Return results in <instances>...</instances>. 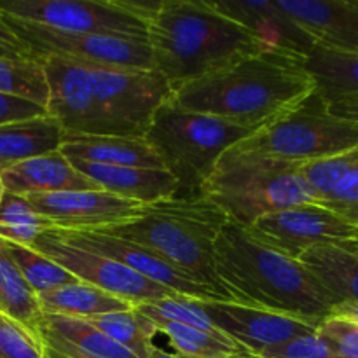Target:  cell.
Here are the masks:
<instances>
[{
	"mask_svg": "<svg viewBox=\"0 0 358 358\" xmlns=\"http://www.w3.org/2000/svg\"><path fill=\"white\" fill-rule=\"evenodd\" d=\"M339 303H358V240L311 247L299 257Z\"/></svg>",
	"mask_w": 358,
	"mask_h": 358,
	"instance_id": "23",
	"label": "cell"
},
{
	"mask_svg": "<svg viewBox=\"0 0 358 358\" xmlns=\"http://www.w3.org/2000/svg\"><path fill=\"white\" fill-rule=\"evenodd\" d=\"M44 114H48V108L35 103V101L13 96V94L0 93V124L21 121V119L37 117V115Z\"/></svg>",
	"mask_w": 358,
	"mask_h": 358,
	"instance_id": "38",
	"label": "cell"
},
{
	"mask_svg": "<svg viewBox=\"0 0 358 358\" xmlns=\"http://www.w3.org/2000/svg\"><path fill=\"white\" fill-rule=\"evenodd\" d=\"M199 304L220 332L254 355L299 336L315 334L318 329L299 318L233 301H199Z\"/></svg>",
	"mask_w": 358,
	"mask_h": 358,
	"instance_id": "16",
	"label": "cell"
},
{
	"mask_svg": "<svg viewBox=\"0 0 358 358\" xmlns=\"http://www.w3.org/2000/svg\"><path fill=\"white\" fill-rule=\"evenodd\" d=\"M147 42L154 70L171 91L222 72L243 59L264 52L245 27L198 0H164L150 16Z\"/></svg>",
	"mask_w": 358,
	"mask_h": 358,
	"instance_id": "2",
	"label": "cell"
},
{
	"mask_svg": "<svg viewBox=\"0 0 358 358\" xmlns=\"http://www.w3.org/2000/svg\"><path fill=\"white\" fill-rule=\"evenodd\" d=\"M38 63L48 80L45 108L62 124L65 136L114 135L91 91L84 63L55 56L41 58Z\"/></svg>",
	"mask_w": 358,
	"mask_h": 358,
	"instance_id": "13",
	"label": "cell"
},
{
	"mask_svg": "<svg viewBox=\"0 0 358 358\" xmlns=\"http://www.w3.org/2000/svg\"><path fill=\"white\" fill-rule=\"evenodd\" d=\"M51 229L100 233L142 215L143 205L108 191H66L24 196Z\"/></svg>",
	"mask_w": 358,
	"mask_h": 358,
	"instance_id": "14",
	"label": "cell"
},
{
	"mask_svg": "<svg viewBox=\"0 0 358 358\" xmlns=\"http://www.w3.org/2000/svg\"><path fill=\"white\" fill-rule=\"evenodd\" d=\"M329 112L336 117L358 122V100H343L329 103Z\"/></svg>",
	"mask_w": 358,
	"mask_h": 358,
	"instance_id": "41",
	"label": "cell"
},
{
	"mask_svg": "<svg viewBox=\"0 0 358 358\" xmlns=\"http://www.w3.org/2000/svg\"><path fill=\"white\" fill-rule=\"evenodd\" d=\"M2 14V13H0ZM10 30L31 49L35 58H65L103 66L152 70V52L147 38L126 35L59 31L2 14Z\"/></svg>",
	"mask_w": 358,
	"mask_h": 358,
	"instance_id": "10",
	"label": "cell"
},
{
	"mask_svg": "<svg viewBox=\"0 0 358 358\" xmlns=\"http://www.w3.org/2000/svg\"><path fill=\"white\" fill-rule=\"evenodd\" d=\"M143 317L152 320L154 324H180L187 327L199 329L206 332H220L212 324L208 315L199 304V299H191L185 296H170L164 299L135 306Z\"/></svg>",
	"mask_w": 358,
	"mask_h": 358,
	"instance_id": "34",
	"label": "cell"
},
{
	"mask_svg": "<svg viewBox=\"0 0 358 358\" xmlns=\"http://www.w3.org/2000/svg\"><path fill=\"white\" fill-rule=\"evenodd\" d=\"M318 205L358 227V149L301 164Z\"/></svg>",
	"mask_w": 358,
	"mask_h": 358,
	"instance_id": "19",
	"label": "cell"
},
{
	"mask_svg": "<svg viewBox=\"0 0 358 358\" xmlns=\"http://www.w3.org/2000/svg\"><path fill=\"white\" fill-rule=\"evenodd\" d=\"M3 194H6V187H3L2 177H0V203H2V198H3Z\"/></svg>",
	"mask_w": 358,
	"mask_h": 358,
	"instance_id": "45",
	"label": "cell"
},
{
	"mask_svg": "<svg viewBox=\"0 0 358 358\" xmlns=\"http://www.w3.org/2000/svg\"><path fill=\"white\" fill-rule=\"evenodd\" d=\"M229 219L203 196L164 199L143 206L142 215L100 233L149 248L222 301H234L215 271V243Z\"/></svg>",
	"mask_w": 358,
	"mask_h": 358,
	"instance_id": "4",
	"label": "cell"
},
{
	"mask_svg": "<svg viewBox=\"0 0 358 358\" xmlns=\"http://www.w3.org/2000/svg\"><path fill=\"white\" fill-rule=\"evenodd\" d=\"M234 147L303 164L358 149V122L332 115L329 105L315 91L292 110Z\"/></svg>",
	"mask_w": 358,
	"mask_h": 358,
	"instance_id": "7",
	"label": "cell"
},
{
	"mask_svg": "<svg viewBox=\"0 0 358 358\" xmlns=\"http://www.w3.org/2000/svg\"><path fill=\"white\" fill-rule=\"evenodd\" d=\"M59 152L66 159L164 170L161 157L143 136H65Z\"/></svg>",
	"mask_w": 358,
	"mask_h": 358,
	"instance_id": "22",
	"label": "cell"
},
{
	"mask_svg": "<svg viewBox=\"0 0 358 358\" xmlns=\"http://www.w3.org/2000/svg\"><path fill=\"white\" fill-rule=\"evenodd\" d=\"M65 131L52 115L0 124V171L31 159L59 150Z\"/></svg>",
	"mask_w": 358,
	"mask_h": 358,
	"instance_id": "24",
	"label": "cell"
},
{
	"mask_svg": "<svg viewBox=\"0 0 358 358\" xmlns=\"http://www.w3.org/2000/svg\"><path fill=\"white\" fill-rule=\"evenodd\" d=\"M51 229L48 222L34 210L24 196L6 192L0 203V238L10 243L34 247L44 231Z\"/></svg>",
	"mask_w": 358,
	"mask_h": 358,
	"instance_id": "31",
	"label": "cell"
},
{
	"mask_svg": "<svg viewBox=\"0 0 358 358\" xmlns=\"http://www.w3.org/2000/svg\"><path fill=\"white\" fill-rule=\"evenodd\" d=\"M317 45L358 52V0H275Z\"/></svg>",
	"mask_w": 358,
	"mask_h": 358,
	"instance_id": "18",
	"label": "cell"
},
{
	"mask_svg": "<svg viewBox=\"0 0 358 358\" xmlns=\"http://www.w3.org/2000/svg\"><path fill=\"white\" fill-rule=\"evenodd\" d=\"M317 334L343 358H358V324L339 317H329Z\"/></svg>",
	"mask_w": 358,
	"mask_h": 358,
	"instance_id": "36",
	"label": "cell"
},
{
	"mask_svg": "<svg viewBox=\"0 0 358 358\" xmlns=\"http://www.w3.org/2000/svg\"><path fill=\"white\" fill-rule=\"evenodd\" d=\"M317 91L304 59L261 52L222 72L185 84L171 100L185 110L213 115L257 131Z\"/></svg>",
	"mask_w": 358,
	"mask_h": 358,
	"instance_id": "1",
	"label": "cell"
},
{
	"mask_svg": "<svg viewBox=\"0 0 358 358\" xmlns=\"http://www.w3.org/2000/svg\"><path fill=\"white\" fill-rule=\"evenodd\" d=\"M357 240H358V238H357Z\"/></svg>",
	"mask_w": 358,
	"mask_h": 358,
	"instance_id": "47",
	"label": "cell"
},
{
	"mask_svg": "<svg viewBox=\"0 0 358 358\" xmlns=\"http://www.w3.org/2000/svg\"><path fill=\"white\" fill-rule=\"evenodd\" d=\"M51 231L65 243L112 259V261L129 268L131 271L138 273L143 278L166 287L168 290H171L177 296H185L199 301H222L213 290L192 282L184 273L175 269L164 259H161L159 255L154 254L149 248L142 247V245H136L129 240H122V238H115L105 233H72V231L58 229Z\"/></svg>",
	"mask_w": 358,
	"mask_h": 358,
	"instance_id": "15",
	"label": "cell"
},
{
	"mask_svg": "<svg viewBox=\"0 0 358 358\" xmlns=\"http://www.w3.org/2000/svg\"><path fill=\"white\" fill-rule=\"evenodd\" d=\"M215 271L234 301L318 325L332 315L338 301L306 266L227 222L215 243Z\"/></svg>",
	"mask_w": 358,
	"mask_h": 358,
	"instance_id": "3",
	"label": "cell"
},
{
	"mask_svg": "<svg viewBox=\"0 0 358 358\" xmlns=\"http://www.w3.org/2000/svg\"><path fill=\"white\" fill-rule=\"evenodd\" d=\"M247 231L262 245L296 261L317 245L358 238V227L315 203L268 213L255 220Z\"/></svg>",
	"mask_w": 358,
	"mask_h": 358,
	"instance_id": "12",
	"label": "cell"
},
{
	"mask_svg": "<svg viewBox=\"0 0 358 358\" xmlns=\"http://www.w3.org/2000/svg\"><path fill=\"white\" fill-rule=\"evenodd\" d=\"M175 353L185 358H229L247 353L224 332H206L180 324H159Z\"/></svg>",
	"mask_w": 358,
	"mask_h": 358,
	"instance_id": "30",
	"label": "cell"
},
{
	"mask_svg": "<svg viewBox=\"0 0 358 358\" xmlns=\"http://www.w3.org/2000/svg\"><path fill=\"white\" fill-rule=\"evenodd\" d=\"M161 2L131 0H6L0 13L59 31L147 38L149 20Z\"/></svg>",
	"mask_w": 358,
	"mask_h": 358,
	"instance_id": "8",
	"label": "cell"
},
{
	"mask_svg": "<svg viewBox=\"0 0 358 358\" xmlns=\"http://www.w3.org/2000/svg\"><path fill=\"white\" fill-rule=\"evenodd\" d=\"M264 358H343L320 336H299L259 353Z\"/></svg>",
	"mask_w": 358,
	"mask_h": 358,
	"instance_id": "37",
	"label": "cell"
},
{
	"mask_svg": "<svg viewBox=\"0 0 358 358\" xmlns=\"http://www.w3.org/2000/svg\"><path fill=\"white\" fill-rule=\"evenodd\" d=\"M252 133L213 115L185 110L170 100L154 114L143 138L177 180L178 198H189L199 196L222 154Z\"/></svg>",
	"mask_w": 358,
	"mask_h": 358,
	"instance_id": "6",
	"label": "cell"
},
{
	"mask_svg": "<svg viewBox=\"0 0 358 358\" xmlns=\"http://www.w3.org/2000/svg\"><path fill=\"white\" fill-rule=\"evenodd\" d=\"M199 196L222 210L229 222L245 229L268 213L297 205H318L301 163L236 147L222 154Z\"/></svg>",
	"mask_w": 358,
	"mask_h": 358,
	"instance_id": "5",
	"label": "cell"
},
{
	"mask_svg": "<svg viewBox=\"0 0 358 358\" xmlns=\"http://www.w3.org/2000/svg\"><path fill=\"white\" fill-rule=\"evenodd\" d=\"M149 358H185V357L177 355V353H166V352H163V350H159L156 346V350H154L152 355H150Z\"/></svg>",
	"mask_w": 358,
	"mask_h": 358,
	"instance_id": "43",
	"label": "cell"
},
{
	"mask_svg": "<svg viewBox=\"0 0 358 358\" xmlns=\"http://www.w3.org/2000/svg\"><path fill=\"white\" fill-rule=\"evenodd\" d=\"M0 358H48L41 336L0 311Z\"/></svg>",
	"mask_w": 358,
	"mask_h": 358,
	"instance_id": "35",
	"label": "cell"
},
{
	"mask_svg": "<svg viewBox=\"0 0 358 358\" xmlns=\"http://www.w3.org/2000/svg\"><path fill=\"white\" fill-rule=\"evenodd\" d=\"M6 247L13 261L16 262L21 275L24 276L27 283L37 296L42 292H48V290L56 289V287L77 282L76 276L70 275L58 262L37 252L35 248L10 243V241H6Z\"/></svg>",
	"mask_w": 358,
	"mask_h": 358,
	"instance_id": "32",
	"label": "cell"
},
{
	"mask_svg": "<svg viewBox=\"0 0 358 358\" xmlns=\"http://www.w3.org/2000/svg\"><path fill=\"white\" fill-rule=\"evenodd\" d=\"M69 161L79 173L94 182L100 189L131 199L143 206L178 196L177 180L166 170L110 166V164L87 163L80 159Z\"/></svg>",
	"mask_w": 358,
	"mask_h": 358,
	"instance_id": "20",
	"label": "cell"
},
{
	"mask_svg": "<svg viewBox=\"0 0 358 358\" xmlns=\"http://www.w3.org/2000/svg\"><path fill=\"white\" fill-rule=\"evenodd\" d=\"M37 336H41L42 343H44L45 357L48 358H100L80 352L76 346L69 345V343L59 339L58 336H55L52 332L45 331L44 327L37 329Z\"/></svg>",
	"mask_w": 358,
	"mask_h": 358,
	"instance_id": "40",
	"label": "cell"
},
{
	"mask_svg": "<svg viewBox=\"0 0 358 358\" xmlns=\"http://www.w3.org/2000/svg\"><path fill=\"white\" fill-rule=\"evenodd\" d=\"M0 56L9 59H35L37 62L31 49L10 30L2 14H0Z\"/></svg>",
	"mask_w": 358,
	"mask_h": 358,
	"instance_id": "39",
	"label": "cell"
},
{
	"mask_svg": "<svg viewBox=\"0 0 358 358\" xmlns=\"http://www.w3.org/2000/svg\"><path fill=\"white\" fill-rule=\"evenodd\" d=\"M93 327L103 332L107 338L121 345L136 358H149L156 350L154 338L159 331L157 325L147 317H143L136 308L115 313L98 315V317L84 318Z\"/></svg>",
	"mask_w": 358,
	"mask_h": 358,
	"instance_id": "28",
	"label": "cell"
},
{
	"mask_svg": "<svg viewBox=\"0 0 358 358\" xmlns=\"http://www.w3.org/2000/svg\"><path fill=\"white\" fill-rule=\"evenodd\" d=\"M212 3L217 10L247 28L264 52L306 59L317 45L313 37L290 20L275 0H220Z\"/></svg>",
	"mask_w": 358,
	"mask_h": 358,
	"instance_id": "17",
	"label": "cell"
},
{
	"mask_svg": "<svg viewBox=\"0 0 358 358\" xmlns=\"http://www.w3.org/2000/svg\"><path fill=\"white\" fill-rule=\"evenodd\" d=\"M31 248L58 262L79 282L90 283L96 289L105 290V292L129 303L131 306H140V304L152 303V301L164 299V297L177 296L166 287L143 278L138 273L131 271L112 259L65 243L51 229L44 231L35 240Z\"/></svg>",
	"mask_w": 358,
	"mask_h": 358,
	"instance_id": "11",
	"label": "cell"
},
{
	"mask_svg": "<svg viewBox=\"0 0 358 358\" xmlns=\"http://www.w3.org/2000/svg\"><path fill=\"white\" fill-rule=\"evenodd\" d=\"M38 303L44 313L73 318H91L135 308L126 301L79 280L38 294Z\"/></svg>",
	"mask_w": 358,
	"mask_h": 358,
	"instance_id": "26",
	"label": "cell"
},
{
	"mask_svg": "<svg viewBox=\"0 0 358 358\" xmlns=\"http://www.w3.org/2000/svg\"><path fill=\"white\" fill-rule=\"evenodd\" d=\"M0 311H2V306H0Z\"/></svg>",
	"mask_w": 358,
	"mask_h": 358,
	"instance_id": "46",
	"label": "cell"
},
{
	"mask_svg": "<svg viewBox=\"0 0 358 358\" xmlns=\"http://www.w3.org/2000/svg\"><path fill=\"white\" fill-rule=\"evenodd\" d=\"M38 327H44L45 331L52 332L59 339L76 346L77 350L87 353V355L100 358H136L84 318L44 313Z\"/></svg>",
	"mask_w": 358,
	"mask_h": 358,
	"instance_id": "29",
	"label": "cell"
},
{
	"mask_svg": "<svg viewBox=\"0 0 358 358\" xmlns=\"http://www.w3.org/2000/svg\"><path fill=\"white\" fill-rule=\"evenodd\" d=\"M229 358H264L261 355H254V353H241V355H233Z\"/></svg>",
	"mask_w": 358,
	"mask_h": 358,
	"instance_id": "44",
	"label": "cell"
},
{
	"mask_svg": "<svg viewBox=\"0 0 358 358\" xmlns=\"http://www.w3.org/2000/svg\"><path fill=\"white\" fill-rule=\"evenodd\" d=\"M0 177H2L6 192L16 196L52 194V192L66 191H100V187L83 173H79L59 150L21 161L0 171Z\"/></svg>",
	"mask_w": 358,
	"mask_h": 358,
	"instance_id": "21",
	"label": "cell"
},
{
	"mask_svg": "<svg viewBox=\"0 0 358 358\" xmlns=\"http://www.w3.org/2000/svg\"><path fill=\"white\" fill-rule=\"evenodd\" d=\"M0 93L48 107V80L38 59H9L0 56Z\"/></svg>",
	"mask_w": 358,
	"mask_h": 358,
	"instance_id": "33",
	"label": "cell"
},
{
	"mask_svg": "<svg viewBox=\"0 0 358 358\" xmlns=\"http://www.w3.org/2000/svg\"><path fill=\"white\" fill-rule=\"evenodd\" d=\"M0 306L6 315L37 334L44 311L38 296L28 285L0 238Z\"/></svg>",
	"mask_w": 358,
	"mask_h": 358,
	"instance_id": "27",
	"label": "cell"
},
{
	"mask_svg": "<svg viewBox=\"0 0 358 358\" xmlns=\"http://www.w3.org/2000/svg\"><path fill=\"white\" fill-rule=\"evenodd\" d=\"M317 93L325 103L358 100V52H343L315 45L304 59Z\"/></svg>",
	"mask_w": 358,
	"mask_h": 358,
	"instance_id": "25",
	"label": "cell"
},
{
	"mask_svg": "<svg viewBox=\"0 0 358 358\" xmlns=\"http://www.w3.org/2000/svg\"><path fill=\"white\" fill-rule=\"evenodd\" d=\"M83 63V62H80ZM101 114L115 136H143L154 114L173 98L157 70L84 63Z\"/></svg>",
	"mask_w": 358,
	"mask_h": 358,
	"instance_id": "9",
	"label": "cell"
},
{
	"mask_svg": "<svg viewBox=\"0 0 358 358\" xmlns=\"http://www.w3.org/2000/svg\"><path fill=\"white\" fill-rule=\"evenodd\" d=\"M331 317L346 318V320L357 322L358 324V303H339L338 306H334Z\"/></svg>",
	"mask_w": 358,
	"mask_h": 358,
	"instance_id": "42",
	"label": "cell"
}]
</instances>
